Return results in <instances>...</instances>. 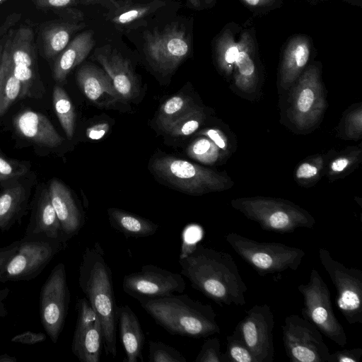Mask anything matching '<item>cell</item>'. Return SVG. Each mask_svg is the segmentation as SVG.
<instances>
[{
	"label": "cell",
	"instance_id": "cell-14",
	"mask_svg": "<svg viewBox=\"0 0 362 362\" xmlns=\"http://www.w3.org/2000/svg\"><path fill=\"white\" fill-rule=\"evenodd\" d=\"M122 286L126 294L139 300L182 293L186 283L181 274L145 264L140 270L125 275Z\"/></svg>",
	"mask_w": 362,
	"mask_h": 362
},
{
	"label": "cell",
	"instance_id": "cell-1",
	"mask_svg": "<svg viewBox=\"0 0 362 362\" xmlns=\"http://www.w3.org/2000/svg\"><path fill=\"white\" fill-rule=\"evenodd\" d=\"M178 262L192 287L220 306L246 304L247 287L229 253L196 243Z\"/></svg>",
	"mask_w": 362,
	"mask_h": 362
},
{
	"label": "cell",
	"instance_id": "cell-46",
	"mask_svg": "<svg viewBox=\"0 0 362 362\" xmlns=\"http://www.w3.org/2000/svg\"><path fill=\"white\" fill-rule=\"evenodd\" d=\"M361 109L354 111L347 119L346 134L349 138H357L361 134Z\"/></svg>",
	"mask_w": 362,
	"mask_h": 362
},
{
	"label": "cell",
	"instance_id": "cell-37",
	"mask_svg": "<svg viewBox=\"0 0 362 362\" xmlns=\"http://www.w3.org/2000/svg\"><path fill=\"white\" fill-rule=\"evenodd\" d=\"M189 156L205 164L214 163L219 157V148L207 137L199 138L188 148Z\"/></svg>",
	"mask_w": 362,
	"mask_h": 362
},
{
	"label": "cell",
	"instance_id": "cell-24",
	"mask_svg": "<svg viewBox=\"0 0 362 362\" xmlns=\"http://www.w3.org/2000/svg\"><path fill=\"white\" fill-rule=\"evenodd\" d=\"M13 123L18 134L37 145L54 148L63 141L51 122L41 113L28 110L21 112Z\"/></svg>",
	"mask_w": 362,
	"mask_h": 362
},
{
	"label": "cell",
	"instance_id": "cell-3",
	"mask_svg": "<svg viewBox=\"0 0 362 362\" xmlns=\"http://www.w3.org/2000/svg\"><path fill=\"white\" fill-rule=\"evenodd\" d=\"M138 301L156 324L171 334L199 339L221 332L212 306L187 294Z\"/></svg>",
	"mask_w": 362,
	"mask_h": 362
},
{
	"label": "cell",
	"instance_id": "cell-51",
	"mask_svg": "<svg viewBox=\"0 0 362 362\" xmlns=\"http://www.w3.org/2000/svg\"><path fill=\"white\" fill-rule=\"evenodd\" d=\"M217 0H187V5L195 10L202 11L213 8Z\"/></svg>",
	"mask_w": 362,
	"mask_h": 362
},
{
	"label": "cell",
	"instance_id": "cell-32",
	"mask_svg": "<svg viewBox=\"0 0 362 362\" xmlns=\"http://www.w3.org/2000/svg\"><path fill=\"white\" fill-rule=\"evenodd\" d=\"M23 86L11 69L7 50L4 46L0 66V117L18 98L22 99Z\"/></svg>",
	"mask_w": 362,
	"mask_h": 362
},
{
	"label": "cell",
	"instance_id": "cell-38",
	"mask_svg": "<svg viewBox=\"0 0 362 362\" xmlns=\"http://www.w3.org/2000/svg\"><path fill=\"white\" fill-rule=\"evenodd\" d=\"M150 362H186V358L176 349L162 341L148 342Z\"/></svg>",
	"mask_w": 362,
	"mask_h": 362
},
{
	"label": "cell",
	"instance_id": "cell-25",
	"mask_svg": "<svg viewBox=\"0 0 362 362\" xmlns=\"http://www.w3.org/2000/svg\"><path fill=\"white\" fill-rule=\"evenodd\" d=\"M23 236L60 240L67 243L51 203L48 189H44L38 196Z\"/></svg>",
	"mask_w": 362,
	"mask_h": 362
},
{
	"label": "cell",
	"instance_id": "cell-57",
	"mask_svg": "<svg viewBox=\"0 0 362 362\" xmlns=\"http://www.w3.org/2000/svg\"><path fill=\"white\" fill-rule=\"evenodd\" d=\"M2 52H3V48L0 45V66H1V61Z\"/></svg>",
	"mask_w": 362,
	"mask_h": 362
},
{
	"label": "cell",
	"instance_id": "cell-41",
	"mask_svg": "<svg viewBox=\"0 0 362 362\" xmlns=\"http://www.w3.org/2000/svg\"><path fill=\"white\" fill-rule=\"evenodd\" d=\"M28 170V168L25 165L0 155V182L21 177Z\"/></svg>",
	"mask_w": 362,
	"mask_h": 362
},
{
	"label": "cell",
	"instance_id": "cell-30",
	"mask_svg": "<svg viewBox=\"0 0 362 362\" xmlns=\"http://www.w3.org/2000/svg\"><path fill=\"white\" fill-rule=\"evenodd\" d=\"M27 196L21 186L7 188L0 194V230H9L21 223L26 206Z\"/></svg>",
	"mask_w": 362,
	"mask_h": 362
},
{
	"label": "cell",
	"instance_id": "cell-29",
	"mask_svg": "<svg viewBox=\"0 0 362 362\" xmlns=\"http://www.w3.org/2000/svg\"><path fill=\"white\" fill-rule=\"evenodd\" d=\"M107 214L111 226L126 238L148 237L158 229V225L153 222L122 209H108Z\"/></svg>",
	"mask_w": 362,
	"mask_h": 362
},
{
	"label": "cell",
	"instance_id": "cell-33",
	"mask_svg": "<svg viewBox=\"0 0 362 362\" xmlns=\"http://www.w3.org/2000/svg\"><path fill=\"white\" fill-rule=\"evenodd\" d=\"M53 105L64 131L71 139L76 118L74 107L65 90L59 86H55L53 90Z\"/></svg>",
	"mask_w": 362,
	"mask_h": 362
},
{
	"label": "cell",
	"instance_id": "cell-13",
	"mask_svg": "<svg viewBox=\"0 0 362 362\" xmlns=\"http://www.w3.org/2000/svg\"><path fill=\"white\" fill-rule=\"evenodd\" d=\"M11 69L23 86L22 98H40L44 87L37 74L33 33L29 28H20L5 44Z\"/></svg>",
	"mask_w": 362,
	"mask_h": 362
},
{
	"label": "cell",
	"instance_id": "cell-27",
	"mask_svg": "<svg viewBox=\"0 0 362 362\" xmlns=\"http://www.w3.org/2000/svg\"><path fill=\"white\" fill-rule=\"evenodd\" d=\"M94 46V33L92 30H86L78 35L57 55L54 61L53 76L55 81L64 82L69 72L85 59Z\"/></svg>",
	"mask_w": 362,
	"mask_h": 362
},
{
	"label": "cell",
	"instance_id": "cell-54",
	"mask_svg": "<svg viewBox=\"0 0 362 362\" xmlns=\"http://www.w3.org/2000/svg\"><path fill=\"white\" fill-rule=\"evenodd\" d=\"M17 358L15 356L7 354L0 355V362H16Z\"/></svg>",
	"mask_w": 362,
	"mask_h": 362
},
{
	"label": "cell",
	"instance_id": "cell-31",
	"mask_svg": "<svg viewBox=\"0 0 362 362\" xmlns=\"http://www.w3.org/2000/svg\"><path fill=\"white\" fill-rule=\"evenodd\" d=\"M77 21H58L48 24L42 30V38L45 56L53 58L69 43L71 35L83 27Z\"/></svg>",
	"mask_w": 362,
	"mask_h": 362
},
{
	"label": "cell",
	"instance_id": "cell-18",
	"mask_svg": "<svg viewBox=\"0 0 362 362\" xmlns=\"http://www.w3.org/2000/svg\"><path fill=\"white\" fill-rule=\"evenodd\" d=\"M232 76L237 88L246 93L254 92L259 83L262 63L256 29L251 23L242 27L240 32Z\"/></svg>",
	"mask_w": 362,
	"mask_h": 362
},
{
	"label": "cell",
	"instance_id": "cell-44",
	"mask_svg": "<svg viewBox=\"0 0 362 362\" xmlns=\"http://www.w3.org/2000/svg\"><path fill=\"white\" fill-rule=\"evenodd\" d=\"M36 6L42 8L67 9L72 13H79L72 8L77 4V0H33Z\"/></svg>",
	"mask_w": 362,
	"mask_h": 362
},
{
	"label": "cell",
	"instance_id": "cell-9",
	"mask_svg": "<svg viewBox=\"0 0 362 362\" xmlns=\"http://www.w3.org/2000/svg\"><path fill=\"white\" fill-rule=\"evenodd\" d=\"M321 67L320 62L313 61L292 86L290 117L298 129H306L315 125L325 110Z\"/></svg>",
	"mask_w": 362,
	"mask_h": 362
},
{
	"label": "cell",
	"instance_id": "cell-7",
	"mask_svg": "<svg viewBox=\"0 0 362 362\" xmlns=\"http://www.w3.org/2000/svg\"><path fill=\"white\" fill-rule=\"evenodd\" d=\"M152 168L164 180L189 194L222 191L233 185L230 179L211 170L173 157L157 158Z\"/></svg>",
	"mask_w": 362,
	"mask_h": 362
},
{
	"label": "cell",
	"instance_id": "cell-49",
	"mask_svg": "<svg viewBox=\"0 0 362 362\" xmlns=\"http://www.w3.org/2000/svg\"><path fill=\"white\" fill-rule=\"evenodd\" d=\"M354 159L349 156H339L335 158L330 164L329 168L333 173H339L344 172L348 168L351 167Z\"/></svg>",
	"mask_w": 362,
	"mask_h": 362
},
{
	"label": "cell",
	"instance_id": "cell-39",
	"mask_svg": "<svg viewBox=\"0 0 362 362\" xmlns=\"http://www.w3.org/2000/svg\"><path fill=\"white\" fill-rule=\"evenodd\" d=\"M195 362H226L224 354L221 351V343L218 338L206 339L194 359Z\"/></svg>",
	"mask_w": 362,
	"mask_h": 362
},
{
	"label": "cell",
	"instance_id": "cell-22",
	"mask_svg": "<svg viewBox=\"0 0 362 362\" xmlns=\"http://www.w3.org/2000/svg\"><path fill=\"white\" fill-rule=\"evenodd\" d=\"M48 192L65 239L77 235L84 223L83 214L69 189L61 182L53 180Z\"/></svg>",
	"mask_w": 362,
	"mask_h": 362
},
{
	"label": "cell",
	"instance_id": "cell-16",
	"mask_svg": "<svg viewBox=\"0 0 362 362\" xmlns=\"http://www.w3.org/2000/svg\"><path fill=\"white\" fill-rule=\"evenodd\" d=\"M274 327L273 311L269 305L264 303L251 307L235 328L256 362H272L274 358Z\"/></svg>",
	"mask_w": 362,
	"mask_h": 362
},
{
	"label": "cell",
	"instance_id": "cell-10",
	"mask_svg": "<svg viewBox=\"0 0 362 362\" xmlns=\"http://www.w3.org/2000/svg\"><path fill=\"white\" fill-rule=\"evenodd\" d=\"M318 256L336 288L338 309L349 324L362 323V271L347 267L325 248L319 249Z\"/></svg>",
	"mask_w": 362,
	"mask_h": 362
},
{
	"label": "cell",
	"instance_id": "cell-5",
	"mask_svg": "<svg viewBox=\"0 0 362 362\" xmlns=\"http://www.w3.org/2000/svg\"><path fill=\"white\" fill-rule=\"evenodd\" d=\"M228 244L261 276L296 271L305 256L303 250L275 242H259L236 233L225 236Z\"/></svg>",
	"mask_w": 362,
	"mask_h": 362
},
{
	"label": "cell",
	"instance_id": "cell-52",
	"mask_svg": "<svg viewBox=\"0 0 362 362\" xmlns=\"http://www.w3.org/2000/svg\"><path fill=\"white\" fill-rule=\"evenodd\" d=\"M10 293L8 288L0 289V317H5L8 315V311L4 303V300Z\"/></svg>",
	"mask_w": 362,
	"mask_h": 362
},
{
	"label": "cell",
	"instance_id": "cell-15",
	"mask_svg": "<svg viewBox=\"0 0 362 362\" xmlns=\"http://www.w3.org/2000/svg\"><path fill=\"white\" fill-rule=\"evenodd\" d=\"M145 52L154 66L164 71L175 69L189 54L191 43L183 28L177 24L144 33Z\"/></svg>",
	"mask_w": 362,
	"mask_h": 362
},
{
	"label": "cell",
	"instance_id": "cell-48",
	"mask_svg": "<svg viewBox=\"0 0 362 362\" xmlns=\"http://www.w3.org/2000/svg\"><path fill=\"white\" fill-rule=\"evenodd\" d=\"M20 243V240L14 241L8 245L0 247V272L16 252Z\"/></svg>",
	"mask_w": 362,
	"mask_h": 362
},
{
	"label": "cell",
	"instance_id": "cell-11",
	"mask_svg": "<svg viewBox=\"0 0 362 362\" xmlns=\"http://www.w3.org/2000/svg\"><path fill=\"white\" fill-rule=\"evenodd\" d=\"M70 299L65 265L59 262L52 269L40 293L41 322L54 344L64 329Z\"/></svg>",
	"mask_w": 362,
	"mask_h": 362
},
{
	"label": "cell",
	"instance_id": "cell-6",
	"mask_svg": "<svg viewBox=\"0 0 362 362\" xmlns=\"http://www.w3.org/2000/svg\"><path fill=\"white\" fill-rule=\"evenodd\" d=\"M303 296V317L313 323L320 332L337 345L347 344L345 330L337 318L332 304L330 291L319 272L313 269L307 284L298 286Z\"/></svg>",
	"mask_w": 362,
	"mask_h": 362
},
{
	"label": "cell",
	"instance_id": "cell-26",
	"mask_svg": "<svg viewBox=\"0 0 362 362\" xmlns=\"http://www.w3.org/2000/svg\"><path fill=\"white\" fill-rule=\"evenodd\" d=\"M117 320L127 362H143L145 337L135 313L127 305L117 306Z\"/></svg>",
	"mask_w": 362,
	"mask_h": 362
},
{
	"label": "cell",
	"instance_id": "cell-34",
	"mask_svg": "<svg viewBox=\"0 0 362 362\" xmlns=\"http://www.w3.org/2000/svg\"><path fill=\"white\" fill-rule=\"evenodd\" d=\"M194 106L190 98L177 95L167 100L160 107L158 120L165 130Z\"/></svg>",
	"mask_w": 362,
	"mask_h": 362
},
{
	"label": "cell",
	"instance_id": "cell-58",
	"mask_svg": "<svg viewBox=\"0 0 362 362\" xmlns=\"http://www.w3.org/2000/svg\"><path fill=\"white\" fill-rule=\"evenodd\" d=\"M4 1H5V0H0V4H1V2H3Z\"/></svg>",
	"mask_w": 362,
	"mask_h": 362
},
{
	"label": "cell",
	"instance_id": "cell-17",
	"mask_svg": "<svg viewBox=\"0 0 362 362\" xmlns=\"http://www.w3.org/2000/svg\"><path fill=\"white\" fill-rule=\"evenodd\" d=\"M77 318L71 351L81 362H99L103 345V329L98 314L86 298L76 304Z\"/></svg>",
	"mask_w": 362,
	"mask_h": 362
},
{
	"label": "cell",
	"instance_id": "cell-40",
	"mask_svg": "<svg viewBox=\"0 0 362 362\" xmlns=\"http://www.w3.org/2000/svg\"><path fill=\"white\" fill-rule=\"evenodd\" d=\"M253 16H262L284 5L283 0H239Z\"/></svg>",
	"mask_w": 362,
	"mask_h": 362
},
{
	"label": "cell",
	"instance_id": "cell-56",
	"mask_svg": "<svg viewBox=\"0 0 362 362\" xmlns=\"http://www.w3.org/2000/svg\"><path fill=\"white\" fill-rule=\"evenodd\" d=\"M301 1H303L310 5L315 6L320 3L324 2L326 0H301Z\"/></svg>",
	"mask_w": 362,
	"mask_h": 362
},
{
	"label": "cell",
	"instance_id": "cell-53",
	"mask_svg": "<svg viewBox=\"0 0 362 362\" xmlns=\"http://www.w3.org/2000/svg\"><path fill=\"white\" fill-rule=\"evenodd\" d=\"M81 3L84 4H100L104 6L108 1L111 0H79Z\"/></svg>",
	"mask_w": 362,
	"mask_h": 362
},
{
	"label": "cell",
	"instance_id": "cell-35",
	"mask_svg": "<svg viewBox=\"0 0 362 362\" xmlns=\"http://www.w3.org/2000/svg\"><path fill=\"white\" fill-rule=\"evenodd\" d=\"M204 117L203 111L194 107L170 124L165 131L174 136L190 135L202 124Z\"/></svg>",
	"mask_w": 362,
	"mask_h": 362
},
{
	"label": "cell",
	"instance_id": "cell-12",
	"mask_svg": "<svg viewBox=\"0 0 362 362\" xmlns=\"http://www.w3.org/2000/svg\"><path fill=\"white\" fill-rule=\"evenodd\" d=\"M285 352L291 362H329L331 353L322 334L298 315L286 317L282 326Z\"/></svg>",
	"mask_w": 362,
	"mask_h": 362
},
{
	"label": "cell",
	"instance_id": "cell-45",
	"mask_svg": "<svg viewBox=\"0 0 362 362\" xmlns=\"http://www.w3.org/2000/svg\"><path fill=\"white\" fill-rule=\"evenodd\" d=\"M46 339V334L42 332L26 331L13 336L11 341L27 345H34Z\"/></svg>",
	"mask_w": 362,
	"mask_h": 362
},
{
	"label": "cell",
	"instance_id": "cell-19",
	"mask_svg": "<svg viewBox=\"0 0 362 362\" xmlns=\"http://www.w3.org/2000/svg\"><path fill=\"white\" fill-rule=\"evenodd\" d=\"M316 54L313 39L306 34L289 37L282 46L279 69V82L283 89L292 87L313 62Z\"/></svg>",
	"mask_w": 362,
	"mask_h": 362
},
{
	"label": "cell",
	"instance_id": "cell-4",
	"mask_svg": "<svg viewBox=\"0 0 362 362\" xmlns=\"http://www.w3.org/2000/svg\"><path fill=\"white\" fill-rule=\"evenodd\" d=\"M232 206L264 230L293 233L298 228H312L315 219L305 209L284 199L255 197L234 199Z\"/></svg>",
	"mask_w": 362,
	"mask_h": 362
},
{
	"label": "cell",
	"instance_id": "cell-23",
	"mask_svg": "<svg viewBox=\"0 0 362 362\" xmlns=\"http://www.w3.org/2000/svg\"><path fill=\"white\" fill-rule=\"evenodd\" d=\"M76 79L86 98L98 105L107 106L122 100L109 76L94 65L81 66Z\"/></svg>",
	"mask_w": 362,
	"mask_h": 362
},
{
	"label": "cell",
	"instance_id": "cell-2",
	"mask_svg": "<svg viewBox=\"0 0 362 362\" xmlns=\"http://www.w3.org/2000/svg\"><path fill=\"white\" fill-rule=\"evenodd\" d=\"M78 285L100 318L106 355L115 358L117 306L112 271L100 243L85 248L78 269Z\"/></svg>",
	"mask_w": 362,
	"mask_h": 362
},
{
	"label": "cell",
	"instance_id": "cell-20",
	"mask_svg": "<svg viewBox=\"0 0 362 362\" xmlns=\"http://www.w3.org/2000/svg\"><path fill=\"white\" fill-rule=\"evenodd\" d=\"M160 0L141 4L133 0H111L104 6L107 8L106 19L120 31H129L146 23L151 14L163 7Z\"/></svg>",
	"mask_w": 362,
	"mask_h": 362
},
{
	"label": "cell",
	"instance_id": "cell-21",
	"mask_svg": "<svg viewBox=\"0 0 362 362\" xmlns=\"http://www.w3.org/2000/svg\"><path fill=\"white\" fill-rule=\"evenodd\" d=\"M94 58L110 78L122 100H129L134 97L137 90L136 81L127 59L110 47L97 49Z\"/></svg>",
	"mask_w": 362,
	"mask_h": 362
},
{
	"label": "cell",
	"instance_id": "cell-42",
	"mask_svg": "<svg viewBox=\"0 0 362 362\" xmlns=\"http://www.w3.org/2000/svg\"><path fill=\"white\" fill-rule=\"evenodd\" d=\"M322 162L320 160L301 163L296 170V177L299 180H310L316 177L322 168Z\"/></svg>",
	"mask_w": 362,
	"mask_h": 362
},
{
	"label": "cell",
	"instance_id": "cell-55",
	"mask_svg": "<svg viewBox=\"0 0 362 362\" xmlns=\"http://www.w3.org/2000/svg\"><path fill=\"white\" fill-rule=\"evenodd\" d=\"M342 1H344L346 3H347L350 5H352V6H358V7L362 6V0H342Z\"/></svg>",
	"mask_w": 362,
	"mask_h": 362
},
{
	"label": "cell",
	"instance_id": "cell-36",
	"mask_svg": "<svg viewBox=\"0 0 362 362\" xmlns=\"http://www.w3.org/2000/svg\"><path fill=\"white\" fill-rule=\"evenodd\" d=\"M226 351L224 353L226 362H256L235 328L231 334L226 337Z\"/></svg>",
	"mask_w": 362,
	"mask_h": 362
},
{
	"label": "cell",
	"instance_id": "cell-28",
	"mask_svg": "<svg viewBox=\"0 0 362 362\" xmlns=\"http://www.w3.org/2000/svg\"><path fill=\"white\" fill-rule=\"evenodd\" d=\"M242 26L235 22L226 23L214 37L213 55L218 70L226 77H230L238 52V39Z\"/></svg>",
	"mask_w": 362,
	"mask_h": 362
},
{
	"label": "cell",
	"instance_id": "cell-43",
	"mask_svg": "<svg viewBox=\"0 0 362 362\" xmlns=\"http://www.w3.org/2000/svg\"><path fill=\"white\" fill-rule=\"evenodd\" d=\"M361 356L362 349H346L331 354L329 362H360Z\"/></svg>",
	"mask_w": 362,
	"mask_h": 362
},
{
	"label": "cell",
	"instance_id": "cell-50",
	"mask_svg": "<svg viewBox=\"0 0 362 362\" xmlns=\"http://www.w3.org/2000/svg\"><path fill=\"white\" fill-rule=\"evenodd\" d=\"M110 126L107 123H99L87 129V136L93 140L100 139L108 132Z\"/></svg>",
	"mask_w": 362,
	"mask_h": 362
},
{
	"label": "cell",
	"instance_id": "cell-47",
	"mask_svg": "<svg viewBox=\"0 0 362 362\" xmlns=\"http://www.w3.org/2000/svg\"><path fill=\"white\" fill-rule=\"evenodd\" d=\"M211 139L221 150L226 151L228 148L227 139L225 135L217 129H209L202 133Z\"/></svg>",
	"mask_w": 362,
	"mask_h": 362
},
{
	"label": "cell",
	"instance_id": "cell-8",
	"mask_svg": "<svg viewBox=\"0 0 362 362\" xmlns=\"http://www.w3.org/2000/svg\"><path fill=\"white\" fill-rule=\"evenodd\" d=\"M66 245L60 240L23 236L16 252L0 272V282L36 278Z\"/></svg>",
	"mask_w": 362,
	"mask_h": 362
}]
</instances>
